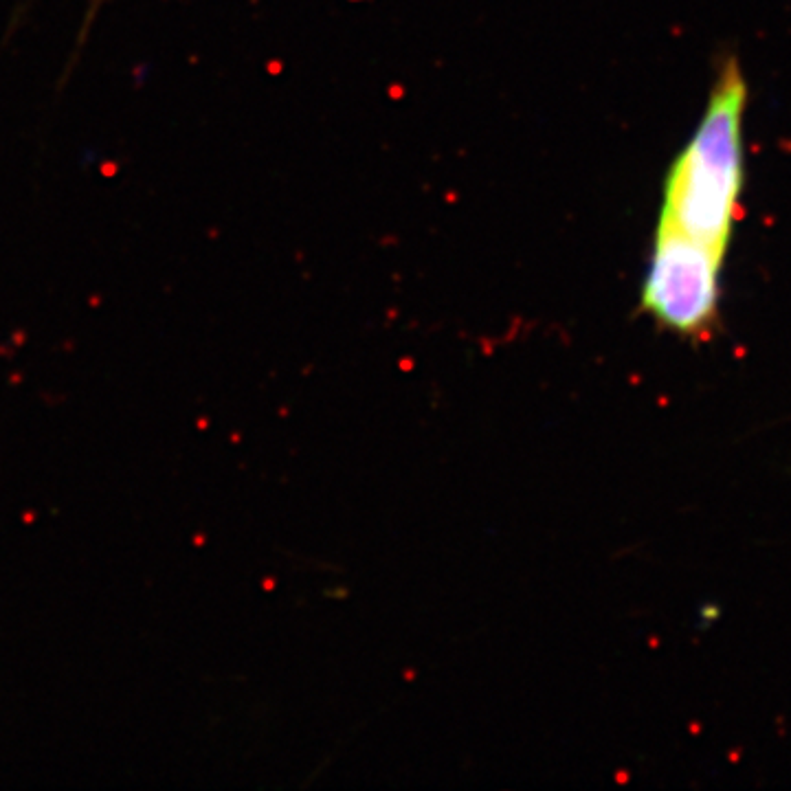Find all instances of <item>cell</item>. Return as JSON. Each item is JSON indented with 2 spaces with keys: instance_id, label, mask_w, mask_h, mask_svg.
Segmentation results:
<instances>
[{
  "instance_id": "6da1fadb",
  "label": "cell",
  "mask_w": 791,
  "mask_h": 791,
  "mask_svg": "<svg viewBox=\"0 0 791 791\" xmlns=\"http://www.w3.org/2000/svg\"><path fill=\"white\" fill-rule=\"evenodd\" d=\"M747 86L734 60L721 68L708 108L666 181L660 227L725 258L741 194V117Z\"/></svg>"
},
{
  "instance_id": "7a4b0ae2",
  "label": "cell",
  "mask_w": 791,
  "mask_h": 791,
  "mask_svg": "<svg viewBox=\"0 0 791 791\" xmlns=\"http://www.w3.org/2000/svg\"><path fill=\"white\" fill-rule=\"evenodd\" d=\"M723 255L666 227H657L644 308L662 328L686 339H705L719 321V277Z\"/></svg>"
}]
</instances>
